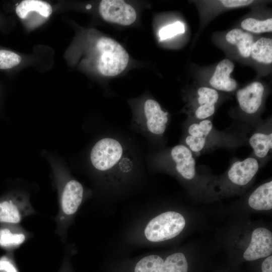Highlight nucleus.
<instances>
[{"label":"nucleus","mask_w":272,"mask_h":272,"mask_svg":"<svg viewBox=\"0 0 272 272\" xmlns=\"http://www.w3.org/2000/svg\"><path fill=\"white\" fill-rule=\"evenodd\" d=\"M133 150L122 140L107 135L99 140L90 154L91 164L108 180L118 181L132 173L138 165Z\"/></svg>","instance_id":"nucleus-1"},{"label":"nucleus","mask_w":272,"mask_h":272,"mask_svg":"<svg viewBox=\"0 0 272 272\" xmlns=\"http://www.w3.org/2000/svg\"><path fill=\"white\" fill-rule=\"evenodd\" d=\"M58 184L59 195L55 233L65 242L68 229L83 202L84 188L80 182L72 178H61Z\"/></svg>","instance_id":"nucleus-2"},{"label":"nucleus","mask_w":272,"mask_h":272,"mask_svg":"<svg viewBox=\"0 0 272 272\" xmlns=\"http://www.w3.org/2000/svg\"><path fill=\"white\" fill-rule=\"evenodd\" d=\"M169 121L168 112L163 110L157 101L148 98L143 102L141 110L135 113L131 127L155 145L164 137Z\"/></svg>","instance_id":"nucleus-3"},{"label":"nucleus","mask_w":272,"mask_h":272,"mask_svg":"<svg viewBox=\"0 0 272 272\" xmlns=\"http://www.w3.org/2000/svg\"><path fill=\"white\" fill-rule=\"evenodd\" d=\"M149 165L174 170L183 178L190 180L196 174L193 153L184 144L177 145L170 150L153 154L148 159Z\"/></svg>","instance_id":"nucleus-4"},{"label":"nucleus","mask_w":272,"mask_h":272,"mask_svg":"<svg viewBox=\"0 0 272 272\" xmlns=\"http://www.w3.org/2000/svg\"><path fill=\"white\" fill-rule=\"evenodd\" d=\"M96 48L99 54L97 67L101 74L108 77L115 76L125 69L129 56L118 42L103 37L97 41Z\"/></svg>","instance_id":"nucleus-5"},{"label":"nucleus","mask_w":272,"mask_h":272,"mask_svg":"<svg viewBox=\"0 0 272 272\" xmlns=\"http://www.w3.org/2000/svg\"><path fill=\"white\" fill-rule=\"evenodd\" d=\"M185 226V220L179 213L167 211L151 219L144 230L147 239L158 242L168 240L178 235Z\"/></svg>","instance_id":"nucleus-6"},{"label":"nucleus","mask_w":272,"mask_h":272,"mask_svg":"<svg viewBox=\"0 0 272 272\" xmlns=\"http://www.w3.org/2000/svg\"><path fill=\"white\" fill-rule=\"evenodd\" d=\"M36 213L25 193L12 191L0 197V224H20L25 218Z\"/></svg>","instance_id":"nucleus-7"},{"label":"nucleus","mask_w":272,"mask_h":272,"mask_svg":"<svg viewBox=\"0 0 272 272\" xmlns=\"http://www.w3.org/2000/svg\"><path fill=\"white\" fill-rule=\"evenodd\" d=\"M99 12L106 21L127 26L136 20L137 13L132 6L120 0H103Z\"/></svg>","instance_id":"nucleus-8"},{"label":"nucleus","mask_w":272,"mask_h":272,"mask_svg":"<svg viewBox=\"0 0 272 272\" xmlns=\"http://www.w3.org/2000/svg\"><path fill=\"white\" fill-rule=\"evenodd\" d=\"M272 252V233L268 229L259 227L252 233L249 246L243 253V258L253 261L266 257Z\"/></svg>","instance_id":"nucleus-9"},{"label":"nucleus","mask_w":272,"mask_h":272,"mask_svg":"<svg viewBox=\"0 0 272 272\" xmlns=\"http://www.w3.org/2000/svg\"><path fill=\"white\" fill-rule=\"evenodd\" d=\"M32 236L20 224H0V248L6 252H14Z\"/></svg>","instance_id":"nucleus-10"},{"label":"nucleus","mask_w":272,"mask_h":272,"mask_svg":"<svg viewBox=\"0 0 272 272\" xmlns=\"http://www.w3.org/2000/svg\"><path fill=\"white\" fill-rule=\"evenodd\" d=\"M264 92V86L259 82H252L238 90L236 98L241 109L248 114L256 113L262 104Z\"/></svg>","instance_id":"nucleus-11"},{"label":"nucleus","mask_w":272,"mask_h":272,"mask_svg":"<svg viewBox=\"0 0 272 272\" xmlns=\"http://www.w3.org/2000/svg\"><path fill=\"white\" fill-rule=\"evenodd\" d=\"M259 163L254 157L233 163L227 172V177L233 184L244 186L248 184L259 169Z\"/></svg>","instance_id":"nucleus-12"},{"label":"nucleus","mask_w":272,"mask_h":272,"mask_svg":"<svg viewBox=\"0 0 272 272\" xmlns=\"http://www.w3.org/2000/svg\"><path fill=\"white\" fill-rule=\"evenodd\" d=\"M234 64L229 59H224L217 65L215 72L209 80L213 89L226 92L234 91L237 88V83L230 77Z\"/></svg>","instance_id":"nucleus-13"},{"label":"nucleus","mask_w":272,"mask_h":272,"mask_svg":"<svg viewBox=\"0 0 272 272\" xmlns=\"http://www.w3.org/2000/svg\"><path fill=\"white\" fill-rule=\"evenodd\" d=\"M248 202L249 207L257 211L272 209V181L265 182L256 188L250 195Z\"/></svg>","instance_id":"nucleus-14"},{"label":"nucleus","mask_w":272,"mask_h":272,"mask_svg":"<svg viewBox=\"0 0 272 272\" xmlns=\"http://www.w3.org/2000/svg\"><path fill=\"white\" fill-rule=\"evenodd\" d=\"M226 40L231 44L235 45L240 55L243 57L250 56V50L254 41L252 34L239 28L233 29L226 35Z\"/></svg>","instance_id":"nucleus-15"},{"label":"nucleus","mask_w":272,"mask_h":272,"mask_svg":"<svg viewBox=\"0 0 272 272\" xmlns=\"http://www.w3.org/2000/svg\"><path fill=\"white\" fill-rule=\"evenodd\" d=\"M16 12L21 19H26L31 13L35 12L44 18L49 17L52 12L51 5L40 0L22 1L16 7Z\"/></svg>","instance_id":"nucleus-16"},{"label":"nucleus","mask_w":272,"mask_h":272,"mask_svg":"<svg viewBox=\"0 0 272 272\" xmlns=\"http://www.w3.org/2000/svg\"><path fill=\"white\" fill-rule=\"evenodd\" d=\"M250 56L253 59L265 64L272 62V39L262 37L253 43Z\"/></svg>","instance_id":"nucleus-17"},{"label":"nucleus","mask_w":272,"mask_h":272,"mask_svg":"<svg viewBox=\"0 0 272 272\" xmlns=\"http://www.w3.org/2000/svg\"><path fill=\"white\" fill-rule=\"evenodd\" d=\"M249 143L255 156L259 159L265 157L272 149V133L257 132L253 134Z\"/></svg>","instance_id":"nucleus-18"},{"label":"nucleus","mask_w":272,"mask_h":272,"mask_svg":"<svg viewBox=\"0 0 272 272\" xmlns=\"http://www.w3.org/2000/svg\"><path fill=\"white\" fill-rule=\"evenodd\" d=\"M188 263L184 254L177 252L168 256L157 272H187Z\"/></svg>","instance_id":"nucleus-19"},{"label":"nucleus","mask_w":272,"mask_h":272,"mask_svg":"<svg viewBox=\"0 0 272 272\" xmlns=\"http://www.w3.org/2000/svg\"><path fill=\"white\" fill-rule=\"evenodd\" d=\"M241 28L249 32L261 33L272 31V19L259 20L252 18L243 20L241 23Z\"/></svg>","instance_id":"nucleus-20"},{"label":"nucleus","mask_w":272,"mask_h":272,"mask_svg":"<svg viewBox=\"0 0 272 272\" xmlns=\"http://www.w3.org/2000/svg\"><path fill=\"white\" fill-rule=\"evenodd\" d=\"M213 128L212 122L209 119L192 123L187 127V134L195 137L207 138Z\"/></svg>","instance_id":"nucleus-21"},{"label":"nucleus","mask_w":272,"mask_h":272,"mask_svg":"<svg viewBox=\"0 0 272 272\" xmlns=\"http://www.w3.org/2000/svg\"><path fill=\"white\" fill-rule=\"evenodd\" d=\"M197 94L198 106L204 104L215 105L219 98L217 91L212 88L201 87L197 90Z\"/></svg>","instance_id":"nucleus-22"},{"label":"nucleus","mask_w":272,"mask_h":272,"mask_svg":"<svg viewBox=\"0 0 272 272\" xmlns=\"http://www.w3.org/2000/svg\"><path fill=\"white\" fill-rule=\"evenodd\" d=\"M22 57L13 51L0 49V69L7 70L18 65Z\"/></svg>","instance_id":"nucleus-23"},{"label":"nucleus","mask_w":272,"mask_h":272,"mask_svg":"<svg viewBox=\"0 0 272 272\" xmlns=\"http://www.w3.org/2000/svg\"><path fill=\"white\" fill-rule=\"evenodd\" d=\"M184 24L180 21H176L162 27L159 31V35L161 40H165L178 34L184 33Z\"/></svg>","instance_id":"nucleus-24"},{"label":"nucleus","mask_w":272,"mask_h":272,"mask_svg":"<svg viewBox=\"0 0 272 272\" xmlns=\"http://www.w3.org/2000/svg\"><path fill=\"white\" fill-rule=\"evenodd\" d=\"M0 272H20L14 252H6L0 256Z\"/></svg>","instance_id":"nucleus-25"},{"label":"nucleus","mask_w":272,"mask_h":272,"mask_svg":"<svg viewBox=\"0 0 272 272\" xmlns=\"http://www.w3.org/2000/svg\"><path fill=\"white\" fill-rule=\"evenodd\" d=\"M207 142L206 137H195L187 135L184 139L185 145L192 153H199L206 147Z\"/></svg>","instance_id":"nucleus-26"},{"label":"nucleus","mask_w":272,"mask_h":272,"mask_svg":"<svg viewBox=\"0 0 272 272\" xmlns=\"http://www.w3.org/2000/svg\"><path fill=\"white\" fill-rule=\"evenodd\" d=\"M215 112V105L204 104L198 106L194 111V116L197 119H208Z\"/></svg>","instance_id":"nucleus-27"},{"label":"nucleus","mask_w":272,"mask_h":272,"mask_svg":"<svg viewBox=\"0 0 272 272\" xmlns=\"http://www.w3.org/2000/svg\"><path fill=\"white\" fill-rule=\"evenodd\" d=\"M73 249L71 247L68 246L66 249L64 257L60 268L58 272H73L71 266L70 259L73 253Z\"/></svg>","instance_id":"nucleus-28"},{"label":"nucleus","mask_w":272,"mask_h":272,"mask_svg":"<svg viewBox=\"0 0 272 272\" xmlns=\"http://www.w3.org/2000/svg\"><path fill=\"white\" fill-rule=\"evenodd\" d=\"M222 5L227 8H233L248 6L253 2L250 0H222Z\"/></svg>","instance_id":"nucleus-29"},{"label":"nucleus","mask_w":272,"mask_h":272,"mask_svg":"<svg viewBox=\"0 0 272 272\" xmlns=\"http://www.w3.org/2000/svg\"><path fill=\"white\" fill-rule=\"evenodd\" d=\"M262 272H272V256L267 257L261 264Z\"/></svg>","instance_id":"nucleus-30"}]
</instances>
